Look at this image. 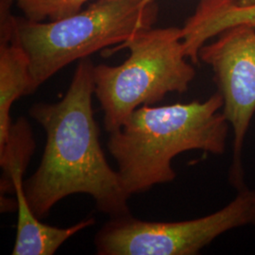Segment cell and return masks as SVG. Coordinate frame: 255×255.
Segmentation results:
<instances>
[{
	"label": "cell",
	"instance_id": "cell-1",
	"mask_svg": "<svg viewBox=\"0 0 255 255\" xmlns=\"http://www.w3.org/2000/svg\"><path fill=\"white\" fill-rule=\"evenodd\" d=\"M94 66L89 57L80 60L61 101L39 102L29 109L46 135L40 164L24 182L25 197L38 219L46 218L59 201L74 194L89 195L111 218L130 215L129 196L100 143L92 107Z\"/></svg>",
	"mask_w": 255,
	"mask_h": 255
},
{
	"label": "cell",
	"instance_id": "cell-2",
	"mask_svg": "<svg viewBox=\"0 0 255 255\" xmlns=\"http://www.w3.org/2000/svg\"><path fill=\"white\" fill-rule=\"evenodd\" d=\"M219 92L204 101L175 103L133 111L110 133L108 150L116 160L128 195L141 194L176 178L172 161L190 150L223 154L228 121Z\"/></svg>",
	"mask_w": 255,
	"mask_h": 255
},
{
	"label": "cell",
	"instance_id": "cell-3",
	"mask_svg": "<svg viewBox=\"0 0 255 255\" xmlns=\"http://www.w3.org/2000/svg\"><path fill=\"white\" fill-rule=\"evenodd\" d=\"M158 12L155 0H97L57 21L17 17L19 38L30 64V94L68 64L153 27Z\"/></svg>",
	"mask_w": 255,
	"mask_h": 255
},
{
	"label": "cell",
	"instance_id": "cell-4",
	"mask_svg": "<svg viewBox=\"0 0 255 255\" xmlns=\"http://www.w3.org/2000/svg\"><path fill=\"white\" fill-rule=\"evenodd\" d=\"M128 48L117 66H94L95 95L104 114V128L114 132L135 110L153 105L170 93L183 94L196 77L187 62L182 27H150L113 49Z\"/></svg>",
	"mask_w": 255,
	"mask_h": 255
},
{
	"label": "cell",
	"instance_id": "cell-5",
	"mask_svg": "<svg viewBox=\"0 0 255 255\" xmlns=\"http://www.w3.org/2000/svg\"><path fill=\"white\" fill-rule=\"evenodd\" d=\"M255 226V190L243 189L221 209L200 219L159 222L131 215L112 218L95 237L100 255H196L235 229Z\"/></svg>",
	"mask_w": 255,
	"mask_h": 255
},
{
	"label": "cell",
	"instance_id": "cell-6",
	"mask_svg": "<svg viewBox=\"0 0 255 255\" xmlns=\"http://www.w3.org/2000/svg\"><path fill=\"white\" fill-rule=\"evenodd\" d=\"M200 62L211 66L234 135L232 181L242 182L241 156L244 141L255 114V27L237 25L202 46Z\"/></svg>",
	"mask_w": 255,
	"mask_h": 255
},
{
	"label": "cell",
	"instance_id": "cell-7",
	"mask_svg": "<svg viewBox=\"0 0 255 255\" xmlns=\"http://www.w3.org/2000/svg\"><path fill=\"white\" fill-rule=\"evenodd\" d=\"M13 0H0V147L5 145L12 124V104L30 95V64L18 33L17 17L11 12Z\"/></svg>",
	"mask_w": 255,
	"mask_h": 255
},
{
	"label": "cell",
	"instance_id": "cell-8",
	"mask_svg": "<svg viewBox=\"0 0 255 255\" xmlns=\"http://www.w3.org/2000/svg\"><path fill=\"white\" fill-rule=\"evenodd\" d=\"M237 25L255 27V3L241 0H200L197 9L182 27V42L187 58L200 62L201 47L210 39Z\"/></svg>",
	"mask_w": 255,
	"mask_h": 255
},
{
	"label": "cell",
	"instance_id": "cell-9",
	"mask_svg": "<svg viewBox=\"0 0 255 255\" xmlns=\"http://www.w3.org/2000/svg\"><path fill=\"white\" fill-rule=\"evenodd\" d=\"M18 203L16 238L12 255H52L69 238L96 223L94 218L83 219L71 227L49 226L38 219L30 209L24 194L23 180L14 183Z\"/></svg>",
	"mask_w": 255,
	"mask_h": 255
},
{
	"label": "cell",
	"instance_id": "cell-10",
	"mask_svg": "<svg viewBox=\"0 0 255 255\" xmlns=\"http://www.w3.org/2000/svg\"><path fill=\"white\" fill-rule=\"evenodd\" d=\"M34 149L35 140L31 128L26 119L20 118L11 124L7 142L0 147L1 195L6 193L14 194V180L24 177Z\"/></svg>",
	"mask_w": 255,
	"mask_h": 255
},
{
	"label": "cell",
	"instance_id": "cell-11",
	"mask_svg": "<svg viewBox=\"0 0 255 255\" xmlns=\"http://www.w3.org/2000/svg\"><path fill=\"white\" fill-rule=\"evenodd\" d=\"M24 17L31 22L57 21L82 10L89 0H13Z\"/></svg>",
	"mask_w": 255,
	"mask_h": 255
},
{
	"label": "cell",
	"instance_id": "cell-12",
	"mask_svg": "<svg viewBox=\"0 0 255 255\" xmlns=\"http://www.w3.org/2000/svg\"><path fill=\"white\" fill-rule=\"evenodd\" d=\"M241 2L244 4H254L255 3V0H241Z\"/></svg>",
	"mask_w": 255,
	"mask_h": 255
}]
</instances>
